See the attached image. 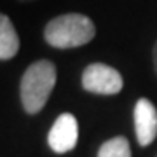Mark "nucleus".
I'll use <instances>...</instances> for the list:
<instances>
[{
	"mask_svg": "<svg viewBox=\"0 0 157 157\" xmlns=\"http://www.w3.org/2000/svg\"><path fill=\"white\" fill-rule=\"evenodd\" d=\"M19 37L7 14L0 16V59L7 61L17 54L19 51Z\"/></svg>",
	"mask_w": 157,
	"mask_h": 157,
	"instance_id": "obj_6",
	"label": "nucleus"
},
{
	"mask_svg": "<svg viewBox=\"0 0 157 157\" xmlns=\"http://www.w3.org/2000/svg\"><path fill=\"white\" fill-rule=\"evenodd\" d=\"M17 2H32V0H17Z\"/></svg>",
	"mask_w": 157,
	"mask_h": 157,
	"instance_id": "obj_9",
	"label": "nucleus"
},
{
	"mask_svg": "<svg viewBox=\"0 0 157 157\" xmlns=\"http://www.w3.org/2000/svg\"><path fill=\"white\" fill-rule=\"evenodd\" d=\"M82 87L94 94H117L122 91V75L105 63H91L82 72Z\"/></svg>",
	"mask_w": 157,
	"mask_h": 157,
	"instance_id": "obj_3",
	"label": "nucleus"
},
{
	"mask_svg": "<svg viewBox=\"0 0 157 157\" xmlns=\"http://www.w3.org/2000/svg\"><path fill=\"white\" fill-rule=\"evenodd\" d=\"M96 35V26L91 17L78 12H68L52 17L44 30V39L51 47L73 49L89 44Z\"/></svg>",
	"mask_w": 157,
	"mask_h": 157,
	"instance_id": "obj_2",
	"label": "nucleus"
},
{
	"mask_svg": "<svg viewBox=\"0 0 157 157\" xmlns=\"http://www.w3.org/2000/svg\"><path fill=\"white\" fill-rule=\"evenodd\" d=\"M78 141V122L75 115L72 113H61L59 117L54 121L52 128L49 129L47 135V143H49L51 150L56 154H67L73 150Z\"/></svg>",
	"mask_w": 157,
	"mask_h": 157,
	"instance_id": "obj_4",
	"label": "nucleus"
},
{
	"mask_svg": "<svg viewBox=\"0 0 157 157\" xmlns=\"http://www.w3.org/2000/svg\"><path fill=\"white\" fill-rule=\"evenodd\" d=\"M56 86V67L49 59L32 63L19 82V98L25 112L30 115L39 113L45 107L51 93Z\"/></svg>",
	"mask_w": 157,
	"mask_h": 157,
	"instance_id": "obj_1",
	"label": "nucleus"
},
{
	"mask_svg": "<svg viewBox=\"0 0 157 157\" xmlns=\"http://www.w3.org/2000/svg\"><path fill=\"white\" fill-rule=\"evenodd\" d=\"M152 59H154V70L157 73V40H155V44H154V49H152Z\"/></svg>",
	"mask_w": 157,
	"mask_h": 157,
	"instance_id": "obj_8",
	"label": "nucleus"
},
{
	"mask_svg": "<svg viewBox=\"0 0 157 157\" xmlns=\"http://www.w3.org/2000/svg\"><path fill=\"white\" fill-rule=\"evenodd\" d=\"M133 119H135V135L136 140L141 147L150 145L157 138V108L150 100L140 98L136 101L135 110H133Z\"/></svg>",
	"mask_w": 157,
	"mask_h": 157,
	"instance_id": "obj_5",
	"label": "nucleus"
},
{
	"mask_svg": "<svg viewBox=\"0 0 157 157\" xmlns=\"http://www.w3.org/2000/svg\"><path fill=\"white\" fill-rule=\"evenodd\" d=\"M98 157H131V147L126 136H113L98 150Z\"/></svg>",
	"mask_w": 157,
	"mask_h": 157,
	"instance_id": "obj_7",
	"label": "nucleus"
}]
</instances>
